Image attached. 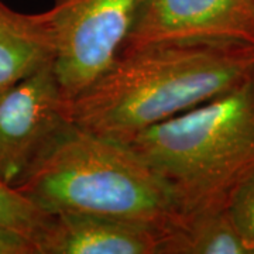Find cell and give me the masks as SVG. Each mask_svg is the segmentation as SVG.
I'll return each mask as SVG.
<instances>
[{
  "mask_svg": "<svg viewBox=\"0 0 254 254\" xmlns=\"http://www.w3.org/2000/svg\"><path fill=\"white\" fill-rule=\"evenodd\" d=\"M254 76V47L161 43L120 53L85 91L61 100L65 122L123 143Z\"/></svg>",
  "mask_w": 254,
  "mask_h": 254,
  "instance_id": "6da1fadb",
  "label": "cell"
},
{
  "mask_svg": "<svg viewBox=\"0 0 254 254\" xmlns=\"http://www.w3.org/2000/svg\"><path fill=\"white\" fill-rule=\"evenodd\" d=\"M122 144L161 178L181 223L227 209L254 173V76Z\"/></svg>",
  "mask_w": 254,
  "mask_h": 254,
  "instance_id": "7a4b0ae2",
  "label": "cell"
},
{
  "mask_svg": "<svg viewBox=\"0 0 254 254\" xmlns=\"http://www.w3.org/2000/svg\"><path fill=\"white\" fill-rule=\"evenodd\" d=\"M47 212L180 226L170 190L127 145L66 123L14 187Z\"/></svg>",
  "mask_w": 254,
  "mask_h": 254,
  "instance_id": "3957f363",
  "label": "cell"
},
{
  "mask_svg": "<svg viewBox=\"0 0 254 254\" xmlns=\"http://www.w3.org/2000/svg\"><path fill=\"white\" fill-rule=\"evenodd\" d=\"M141 0H53L54 71L63 100L85 91L116 60Z\"/></svg>",
  "mask_w": 254,
  "mask_h": 254,
  "instance_id": "277c9868",
  "label": "cell"
},
{
  "mask_svg": "<svg viewBox=\"0 0 254 254\" xmlns=\"http://www.w3.org/2000/svg\"><path fill=\"white\" fill-rule=\"evenodd\" d=\"M161 43L254 47V0H141L120 53Z\"/></svg>",
  "mask_w": 254,
  "mask_h": 254,
  "instance_id": "5b68a950",
  "label": "cell"
},
{
  "mask_svg": "<svg viewBox=\"0 0 254 254\" xmlns=\"http://www.w3.org/2000/svg\"><path fill=\"white\" fill-rule=\"evenodd\" d=\"M54 64L0 93V180L16 187L68 122Z\"/></svg>",
  "mask_w": 254,
  "mask_h": 254,
  "instance_id": "8992f818",
  "label": "cell"
},
{
  "mask_svg": "<svg viewBox=\"0 0 254 254\" xmlns=\"http://www.w3.org/2000/svg\"><path fill=\"white\" fill-rule=\"evenodd\" d=\"M165 233L123 219L57 212L40 254H160Z\"/></svg>",
  "mask_w": 254,
  "mask_h": 254,
  "instance_id": "52a82bcc",
  "label": "cell"
},
{
  "mask_svg": "<svg viewBox=\"0 0 254 254\" xmlns=\"http://www.w3.org/2000/svg\"><path fill=\"white\" fill-rule=\"evenodd\" d=\"M50 10L16 11L0 1V93L55 61Z\"/></svg>",
  "mask_w": 254,
  "mask_h": 254,
  "instance_id": "ba28073f",
  "label": "cell"
},
{
  "mask_svg": "<svg viewBox=\"0 0 254 254\" xmlns=\"http://www.w3.org/2000/svg\"><path fill=\"white\" fill-rule=\"evenodd\" d=\"M160 254H249L227 209L185 219L163 237Z\"/></svg>",
  "mask_w": 254,
  "mask_h": 254,
  "instance_id": "9c48e42d",
  "label": "cell"
},
{
  "mask_svg": "<svg viewBox=\"0 0 254 254\" xmlns=\"http://www.w3.org/2000/svg\"><path fill=\"white\" fill-rule=\"evenodd\" d=\"M53 218L54 213L40 208L14 187L0 180V229L27 240L36 254H40V246L46 239Z\"/></svg>",
  "mask_w": 254,
  "mask_h": 254,
  "instance_id": "30bf717a",
  "label": "cell"
},
{
  "mask_svg": "<svg viewBox=\"0 0 254 254\" xmlns=\"http://www.w3.org/2000/svg\"><path fill=\"white\" fill-rule=\"evenodd\" d=\"M227 210L249 254H254V173L235 192Z\"/></svg>",
  "mask_w": 254,
  "mask_h": 254,
  "instance_id": "8fae6325",
  "label": "cell"
},
{
  "mask_svg": "<svg viewBox=\"0 0 254 254\" xmlns=\"http://www.w3.org/2000/svg\"><path fill=\"white\" fill-rule=\"evenodd\" d=\"M0 254H36V250L23 237L0 229Z\"/></svg>",
  "mask_w": 254,
  "mask_h": 254,
  "instance_id": "7c38bea8",
  "label": "cell"
}]
</instances>
